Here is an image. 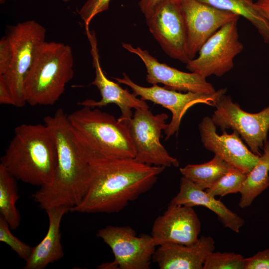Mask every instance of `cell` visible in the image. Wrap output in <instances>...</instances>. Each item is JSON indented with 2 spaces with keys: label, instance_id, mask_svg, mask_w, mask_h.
I'll use <instances>...</instances> for the list:
<instances>
[{
  "label": "cell",
  "instance_id": "9a60e30c",
  "mask_svg": "<svg viewBox=\"0 0 269 269\" xmlns=\"http://www.w3.org/2000/svg\"><path fill=\"white\" fill-rule=\"evenodd\" d=\"M123 47L138 56L147 71L146 81L152 85L162 84L171 90L206 94H214L216 90L204 77L194 72H185L160 62L148 51L130 43H123Z\"/></svg>",
  "mask_w": 269,
  "mask_h": 269
},
{
  "label": "cell",
  "instance_id": "7c38bea8",
  "mask_svg": "<svg viewBox=\"0 0 269 269\" xmlns=\"http://www.w3.org/2000/svg\"><path fill=\"white\" fill-rule=\"evenodd\" d=\"M184 21L186 50L189 58H195L203 44L227 23L238 21L240 16L197 0H180Z\"/></svg>",
  "mask_w": 269,
  "mask_h": 269
},
{
  "label": "cell",
  "instance_id": "ac0fdd59",
  "mask_svg": "<svg viewBox=\"0 0 269 269\" xmlns=\"http://www.w3.org/2000/svg\"><path fill=\"white\" fill-rule=\"evenodd\" d=\"M215 248L211 237L201 236L191 245H160L154 253L152 261L160 269H203L207 258Z\"/></svg>",
  "mask_w": 269,
  "mask_h": 269
},
{
  "label": "cell",
  "instance_id": "8fae6325",
  "mask_svg": "<svg viewBox=\"0 0 269 269\" xmlns=\"http://www.w3.org/2000/svg\"><path fill=\"white\" fill-rule=\"evenodd\" d=\"M97 236L111 248L118 269H149L156 247L151 235L137 236L130 227L109 225Z\"/></svg>",
  "mask_w": 269,
  "mask_h": 269
},
{
  "label": "cell",
  "instance_id": "5b68a950",
  "mask_svg": "<svg viewBox=\"0 0 269 269\" xmlns=\"http://www.w3.org/2000/svg\"><path fill=\"white\" fill-rule=\"evenodd\" d=\"M71 46L46 41L38 47L23 82L26 103L31 106L52 105L63 94L74 75Z\"/></svg>",
  "mask_w": 269,
  "mask_h": 269
},
{
  "label": "cell",
  "instance_id": "2e32d148",
  "mask_svg": "<svg viewBox=\"0 0 269 269\" xmlns=\"http://www.w3.org/2000/svg\"><path fill=\"white\" fill-rule=\"evenodd\" d=\"M201 223L193 207L169 203L154 221L151 236L156 247L165 244L191 245L197 242Z\"/></svg>",
  "mask_w": 269,
  "mask_h": 269
},
{
  "label": "cell",
  "instance_id": "3957f363",
  "mask_svg": "<svg viewBox=\"0 0 269 269\" xmlns=\"http://www.w3.org/2000/svg\"><path fill=\"white\" fill-rule=\"evenodd\" d=\"M81 158L89 164L118 158H134L128 125L98 108L82 106L67 115Z\"/></svg>",
  "mask_w": 269,
  "mask_h": 269
},
{
  "label": "cell",
  "instance_id": "44dd1931",
  "mask_svg": "<svg viewBox=\"0 0 269 269\" xmlns=\"http://www.w3.org/2000/svg\"><path fill=\"white\" fill-rule=\"evenodd\" d=\"M263 153L256 166L247 174L240 192L239 205L241 208L250 206L254 199L269 186V141L263 146Z\"/></svg>",
  "mask_w": 269,
  "mask_h": 269
},
{
  "label": "cell",
  "instance_id": "d6986e66",
  "mask_svg": "<svg viewBox=\"0 0 269 269\" xmlns=\"http://www.w3.org/2000/svg\"><path fill=\"white\" fill-rule=\"evenodd\" d=\"M170 203L191 207L204 206L216 214L225 227L235 233L240 232L245 223L243 219L221 201L183 176L180 180L179 191Z\"/></svg>",
  "mask_w": 269,
  "mask_h": 269
},
{
  "label": "cell",
  "instance_id": "f546056e",
  "mask_svg": "<svg viewBox=\"0 0 269 269\" xmlns=\"http://www.w3.org/2000/svg\"><path fill=\"white\" fill-rule=\"evenodd\" d=\"M10 51L8 40L6 35L0 40V75L7 71L10 63Z\"/></svg>",
  "mask_w": 269,
  "mask_h": 269
},
{
  "label": "cell",
  "instance_id": "cb8c5ba5",
  "mask_svg": "<svg viewBox=\"0 0 269 269\" xmlns=\"http://www.w3.org/2000/svg\"><path fill=\"white\" fill-rule=\"evenodd\" d=\"M18 198L15 178L0 163V216L12 230L18 228L20 221L15 205Z\"/></svg>",
  "mask_w": 269,
  "mask_h": 269
},
{
  "label": "cell",
  "instance_id": "30bf717a",
  "mask_svg": "<svg viewBox=\"0 0 269 269\" xmlns=\"http://www.w3.org/2000/svg\"><path fill=\"white\" fill-rule=\"evenodd\" d=\"M215 107L211 118L216 126L224 131L232 129L236 132L250 150L260 156L269 131V105L259 113H249L224 94Z\"/></svg>",
  "mask_w": 269,
  "mask_h": 269
},
{
  "label": "cell",
  "instance_id": "1f68e13d",
  "mask_svg": "<svg viewBox=\"0 0 269 269\" xmlns=\"http://www.w3.org/2000/svg\"><path fill=\"white\" fill-rule=\"evenodd\" d=\"M0 103L3 105L14 106V101L11 92L1 75H0Z\"/></svg>",
  "mask_w": 269,
  "mask_h": 269
},
{
  "label": "cell",
  "instance_id": "ffe728a7",
  "mask_svg": "<svg viewBox=\"0 0 269 269\" xmlns=\"http://www.w3.org/2000/svg\"><path fill=\"white\" fill-rule=\"evenodd\" d=\"M70 208L56 206L45 210L49 225L44 238L35 247L25 261L24 269H43L49 264L61 259L64 252L61 243L60 224L63 216L69 212Z\"/></svg>",
  "mask_w": 269,
  "mask_h": 269
},
{
  "label": "cell",
  "instance_id": "d4e9b609",
  "mask_svg": "<svg viewBox=\"0 0 269 269\" xmlns=\"http://www.w3.org/2000/svg\"><path fill=\"white\" fill-rule=\"evenodd\" d=\"M247 174L233 167L206 191L213 196L224 197L240 192Z\"/></svg>",
  "mask_w": 269,
  "mask_h": 269
},
{
  "label": "cell",
  "instance_id": "d6a6232c",
  "mask_svg": "<svg viewBox=\"0 0 269 269\" xmlns=\"http://www.w3.org/2000/svg\"><path fill=\"white\" fill-rule=\"evenodd\" d=\"M255 6L269 22V0H257Z\"/></svg>",
  "mask_w": 269,
  "mask_h": 269
},
{
  "label": "cell",
  "instance_id": "5bb4252c",
  "mask_svg": "<svg viewBox=\"0 0 269 269\" xmlns=\"http://www.w3.org/2000/svg\"><path fill=\"white\" fill-rule=\"evenodd\" d=\"M145 19L150 32L167 55L185 64L190 60L180 1H167Z\"/></svg>",
  "mask_w": 269,
  "mask_h": 269
},
{
  "label": "cell",
  "instance_id": "8992f818",
  "mask_svg": "<svg viewBox=\"0 0 269 269\" xmlns=\"http://www.w3.org/2000/svg\"><path fill=\"white\" fill-rule=\"evenodd\" d=\"M46 33L43 26L34 20H29L10 26L6 35L10 59L7 71L1 75L16 107H23L26 103L23 90L24 80L37 48L45 41Z\"/></svg>",
  "mask_w": 269,
  "mask_h": 269
},
{
  "label": "cell",
  "instance_id": "4dcf8cb0",
  "mask_svg": "<svg viewBox=\"0 0 269 269\" xmlns=\"http://www.w3.org/2000/svg\"><path fill=\"white\" fill-rule=\"evenodd\" d=\"M168 0H140L138 5L141 11L146 18Z\"/></svg>",
  "mask_w": 269,
  "mask_h": 269
},
{
  "label": "cell",
  "instance_id": "e575fe53",
  "mask_svg": "<svg viewBox=\"0 0 269 269\" xmlns=\"http://www.w3.org/2000/svg\"><path fill=\"white\" fill-rule=\"evenodd\" d=\"M176 0V1H180V0Z\"/></svg>",
  "mask_w": 269,
  "mask_h": 269
},
{
  "label": "cell",
  "instance_id": "277c9868",
  "mask_svg": "<svg viewBox=\"0 0 269 269\" xmlns=\"http://www.w3.org/2000/svg\"><path fill=\"white\" fill-rule=\"evenodd\" d=\"M0 164L15 179L40 187L50 184L57 167L53 136L44 124H22L0 159Z\"/></svg>",
  "mask_w": 269,
  "mask_h": 269
},
{
  "label": "cell",
  "instance_id": "7402d4cb",
  "mask_svg": "<svg viewBox=\"0 0 269 269\" xmlns=\"http://www.w3.org/2000/svg\"><path fill=\"white\" fill-rule=\"evenodd\" d=\"M234 167L215 155L208 162L188 164L180 168L183 177L192 181L202 189H207L222 176Z\"/></svg>",
  "mask_w": 269,
  "mask_h": 269
},
{
  "label": "cell",
  "instance_id": "603a6c76",
  "mask_svg": "<svg viewBox=\"0 0 269 269\" xmlns=\"http://www.w3.org/2000/svg\"><path fill=\"white\" fill-rule=\"evenodd\" d=\"M197 0L243 16L256 27L264 42L269 43V22L256 8L253 0Z\"/></svg>",
  "mask_w": 269,
  "mask_h": 269
},
{
  "label": "cell",
  "instance_id": "6da1fadb",
  "mask_svg": "<svg viewBox=\"0 0 269 269\" xmlns=\"http://www.w3.org/2000/svg\"><path fill=\"white\" fill-rule=\"evenodd\" d=\"M90 164L89 187L69 212H119L154 186L165 167L141 163L135 158H118Z\"/></svg>",
  "mask_w": 269,
  "mask_h": 269
},
{
  "label": "cell",
  "instance_id": "836d02e7",
  "mask_svg": "<svg viewBox=\"0 0 269 269\" xmlns=\"http://www.w3.org/2000/svg\"><path fill=\"white\" fill-rule=\"evenodd\" d=\"M4 0H0V3H3Z\"/></svg>",
  "mask_w": 269,
  "mask_h": 269
},
{
  "label": "cell",
  "instance_id": "4fadbf2b",
  "mask_svg": "<svg viewBox=\"0 0 269 269\" xmlns=\"http://www.w3.org/2000/svg\"><path fill=\"white\" fill-rule=\"evenodd\" d=\"M86 35L90 45V53L95 69V77L91 84L99 91L101 98L99 101L86 99L77 103L81 106L92 108H102L110 104H115L120 109L121 115L118 120L128 125L132 118L133 109L149 108L145 101L138 98L127 89L123 88L118 82L109 79L104 73L100 62L98 43L94 31H91L89 26L85 25Z\"/></svg>",
  "mask_w": 269,
  "mask_h": 269
},
{
  "label": "cell",
  "instance_id": "484cf974",
  "mask_svg": "<svg viewBox=\"0 0 269 269\" xmlns=\"http://www.w3.org/2000/svg\"><path fill=\"white\" fill-rule=\"evenodd\" d=\"M245 258L232 252H212L207 258L203 269H245Z\"/></svg>",
  "mask_w": 269,
  "mask_h": 269
},
{
  "label": "cell",
  "instance_id": "52a82bcc",
  "mask_svg": "<svg viewBox=\"0 0 269 269\" xmlns=\"http://www.w3.org/2000/svg\"><path fill=\"white\" fill-rule=\"evenodd\" d=\"M168 118L165 113L154 115L149 108L135 110L128 127L137 161L165 168L179 166L178 160L168 153L160 141Z\"/></svg>",
  "mask_w": 269,
  "mask_h": 269
},
{
  "label": "cell",
  "instance_id": "e0dca14e",
  "mask_svg": "<svg viewBox=\"0 0 269 269\" xmlns=\"http://www.w3.org/2000/svg\"><path fill=\"white\" fill-rule=\"evenodd\" d=\"M199 130L206 149L244 173L248 174L259 162L260 156L249 149L236 132L228 134L224 131L218 134L211 118L204 117L199 125Z\"/></svg>",
  "mask_w": 269,
  "mask_h": 269
},
{
  "label": "cell",
  "instance_id": "9c48e42d",
  "mask_svg": "<svg viewBox=\"0 0 269 269\" xmlns=\"http://www.w3.org/2000/svg\"><path fill=\"white\" fill-rule=\"evenodd\" d=\"M238 21L230 22L215 32L202 46L197 58L186 68L205 78L222 76L234 67V59L244 49L239 40Z\"/></svg>",
  "mask_w": 269,
  "mask_h": 269
},
{
  "label": "cell",
  "instance_id": "f1b7e54d",
  "mask_svg": "<svg viewBox=\"0 0 269 269\" xmlns=\"http://www.w3.org/2000/svg\"><path fill=\"white\" fill-rule=\"evenodd\" d=\"M245 269H269V249L245 258Z\"/></svg>",
  "mask_w": 269,
  "mask_h": 269
},
{
  "label": "cell",
  "instance_id": "83f0119b",
  "mask_svg": "<svg viewBox=\"0 0 269 269\" xmlns=\"http://www.w3.org/2000/svg\"><path fill=\"white\" fill-rule=\"evenodd\" d=\"M111 0H87L78 13L85 25H89L93 18L98 14L107 10Z\"/></svg>",
  "mask_w": 269,
  "mask_h": 269
},
{
  "label": "cell",
  "instance_id": "7a4b0ae2",
  "mask_svg": "<svg viewBox=\"0 0 269 269\" xmlns=\"http://www.w3.org/2000/svg\"><path fill=\"white\" fill-rule=\"evenodd\" d=\"M44 124L50 131L55 144L57 167L52 182L40 187L32 197L44 209L65 206L73 207L86 193L90 182V164L81 157L67 119L62 109L47 116Z\"/></svg>",
  "mask_w": 269,
  "mask_h": 269
},
{
  "label": "cell",
  "instance_id": "ba28073f",
  "mask_svg": "<svg viewBox=\"0 0 269 269\" xmlns=\"http://www.w3.org/2000/svg\"><path fill=\"white\" fill-rule=\"evenodd\" d=\"M114 79L118 83L129 87L133 93L141 100L161 105L171 112V120L164 131L165 139L178 132L181 120L189 108L198 104L215 107L227 91L226 88H222L212 94L190 92L182 93L157 85H152L149 87L140 86L134 82L126 73L123 74L122 78Z\"/></svg>",
  "mask_w": 269,
  "mask_h": 269
},
{
  "label": "cell",
  "instance_id": "4316f807",
  "mask_svg": "<svg viewBox=\"0 0 269 269\" xmlns=\"http://www.w3.org/2000/svg\"><path fill=\"white\" fill-rule=\"evenodd\" d=\"M10 229L7 222L0 216V241L8 245L20 258L26 261L29 257L33 247L13 235Z\"/></svg>",
  "mask_w": 269,
  "mask_h": 269
}]
</instances>
